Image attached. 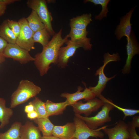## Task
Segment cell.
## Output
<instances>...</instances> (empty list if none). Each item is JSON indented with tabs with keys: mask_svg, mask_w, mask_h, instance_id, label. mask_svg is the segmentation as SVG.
<instances>
[{
	"mask_svg": "<svg viewBox=\"0 0 139 139\" xmlns=\"http://www.w3.org/2000/svg\"><path fill=\"white\" fill-rule=\"evenodd\" d=\"M73 120L75 127L74 137L76 139H88L90 137L102 138L105 134L101 130L108 126H105L92 129L89 128L83 121L76 116L74 117Z\"/></svg>",
	"mask_w": 139,
	"mask_h": 139,
	"instance_id": "obj_7",
	"label": "cell"
},
{
	"mask_svg": "<svg viewBox=\"0 0 139 139\" xmlns=\"http://www.w3.org/2000/svg\"><path fill=\"white\" fill-rule=\"evenodd\" d=\"M136 6L132 8L125 15L121 18L119 24L117 26L115 31L117 38L120 40L123 36L129 38L132 31L131 19Z\"/></svg>",
	"mask_w": 139,
	"mask_h": 139,
	"instance_id": "obj_14",
	"label": "cell"
},
{
	"mask_svg": "<svg viewBox=\"0 0 139 139\" xmlns=\"http://www.w3.org/2000/svg\"><path fill=\"white\" fill-rule=\"evenodd\" d=\"M13 114L12 108L6 107L5 100L0 98V128H3L9 124Z\"/></svg>",
	"mask_w": 139,
	"mask_h": 139,
	"instance_id": "obj_18",
	"label": "cell"
},
{
	"mask_svg": "<svg viewBox=\"0 0 139 139\" xmlns=\"http://www.w3.org/2000/svg\"><path fill=\"white\" fill-rule=\"evenodd\" d=\"M19 1L20 0H0V4L7 5Z\"/></svg>",
	"mask_w": 139,
	"mask_h": 139,
	"instance_id": "obj_35",
	"label": "cell"
},
{
	"mask_svg": "<svg viewBox=\"0 0 139 139\" xmlns=\"http://www.w3.org/2000/svg\"><path fill=\"white\" fill-rule=\"evenodd\" d=\"M91 16V13H86L71 19L70 20V27L80 29H86L87 27L92 21Z\"/></svg>",
	"mask_w": 139,
	"mask_h": 139,
	"instance_id": "obj_19",
	"label": "cell"
},
{
	"mask_svg": "<svg viewBox=\"0 0 139 139\" xmlns=\"http://www.w3.org/2000/svg\"><path fill=\"white\" fill-rule=\"evenodd\" d=\"M106 127L102 130L107 135L109 139H128V126L124 121L120 120L115 126L111 128Z\"/></svg>",
	"mask_w": 139,
	"mask_h": 139,
	"instance_id": "obj_13",
	"label": "cell"
},
{
	"mask_svg": "<svg viewBox=\"0 0 139 139\" xmlns=\"http://www.w3.org/2000/svg\"><path fill=\"white\" fill-rule=\"evenodd\" d=\"M27 4L28 7L36 12L50 35L53 36L55 33L52 25L53 18L48 10L46 1L28 0Z\"/></svg>",
	"mask_w": 139,
	"mask_h": 139,
	"instance_id": "obj_6",
	"label": "cell"
},
{
	"mask_svg": "<svg viewBox=\"0 0 139 139\" xmlns=\"http://www.w3.org/2000/svg\"><path fill=\"white\" fill-rule=\"evenodd\" d=\"M0 37L8 44H16L17 38L8 26L7 19L0 25Z\"/></svg>",
	"mask_w": 139,
	"mask_h": 139,
	"instance_id": "obj_21",
	"label": "cell"
},
{
	"mask_svg": "<svg viewBox=\"0 0 139 139\" xmlns=\"http://www.w3.org/2000/svg\"><path fill=\"white\" fill-rule=\"evenodd\" d=\"M62 32L61 29L53 36L48 44L43 48L42 51L35 56L34 63L41 76L47 74L51 64L56 65L59 50L68 38L66 36L63 38Z\"/></svg>",
	"mask_w": 139,
	"mask_h": 139,
	"instance_id": "obj_1",
	"label": "cell"
},
{
	"mask_svg": "<svg viewBox=\"0 0 139 139\" xmlns=\"http://www.w3.org/2000/svg\"><path fill=\"white\" fill-rule=\"evenodd\" d=\"M29 103L33 105L34 110L38 114V118L49 117L46 110L45 102L42 101L38 97H35L34 99Z\"/></svg>",
	"mask_w": 139,
	"mask_h": 139,
	"instance_id": "obj_25",
	"label": "cell"
},
{
	"mask_svg": "<svg viewBox=\"0 0 139 139\" xmlns=\"http://www.w3.org/2000/svg\"><path fill=\"white\" fill-rule=\"evenodd\" d=\"M91 39L87 38L84 39L76 42L68 39L65 42L67 46L62 47L58 53L56 65L59 67L65 68L67 66L70 58L75 53L78 48L82 47L85 50H91L92 44L90 42Z\"/></svg>",
	"mask_w": 139,
	"mask_h": 139,
	"instance_id": "obj_3",
	"label": "cell"
},
{
	"mask_svg": "<svg viewBox=\"0 0 139 139\" xmlns=\"http://www.w3.org/2000/svg\"><path fill=\"white\" fill-rule=\"evenodd\" d=\"M41 91V88L32 82L22 80L11 97L10 108H14L24 103L30 98L35 97Z\"/></svg>",
	"mask_w": 139,
	"mask_h": 139,
	"instance_id": "obj_2",
	"label": "cell"
},
{
	"mask_svg": "<svg viewBox=\"0 0 139 139\" xmlns=\"http://www.w3.org/2000/svg\"><path fill=\"white\" fill-rule=\"evenodd\" d=\"M129 133L128 139H139V136L137 134L136 128L131 127L127 124Z\"/></svg>",
	"mask_w": 139,
	"mask_h": 139,
	"instance_id": "obj_31",
	"label": "cell"
},
{
	"mask_svg": "<svg viewBox=\"0 0 139 139\" xmlns=\"http://www.w3.org/2000/svg\"><path fill=\"white\" fill-rule=\"evenodd\" d=\"M50 35L45 28L34 33L33 39L34 43H40L43 48L45 47L49 42Z\"/></svg>",
	"mask_w": 139,
	"mask_h": 139,
	"instance_id": "obj_24",
	"label": "cell"
},
{
	"mask_svg": "<svg viewBox=\"0 0 139 139\" xmlns=\"http://www.w3.org/2000/svg\"><path fill=\"white\" fill-rule=\"evenodd\" d=\"M8 44L6 41L0 37V64L5 60V58L3 56V53Z\"/></svg>",
	"mask_w": 139,
	"mask_h": 139,
	"instance_id": "obj_30",
	"label": "cell"
},
{
	"mask_svg": "<svg viewBox=\"0 0 139 139\" xmlns=\"http://www.w3.org/2000/svg\"><path fill=\"white\" fill-rule=\"evenodd\" d=\"M109 102L114 107L121 111L124 115L123 120L128 116H132L139 112V110L135 109H127L122 108L115 104L112 101L109 99Z\"/></svg>",
	"mask_w": 139,
	"mask_h": 139,
	"instance_id": "obj_28",
	"label": "cell"
},
{
	"mask_svg": "<svg viewBox=\"0 0 139 139\" xmlns=\"http://www.w3.org/2000/svg\"><path fill=\"white\" fill-rule=\"evenodd\" d=\"M7 6L0 4V18L5 13L6 10Z\"/></svg>",
	"mask_w": 139,
	"mask_h": 139,
	"instance_id": "obj_36",
	"label": "cell"
},
{
	"mask_svg": "<svg viewBox=\"0 0 139 139\" xmlns=\"http://www.w3.org/2000/svg\"><path fill=\"white\" fill-rule=\"evenodd\" d=\"M45 103L46 110L49 117L62 114L67 107L70 106L66 100L63 102L56 103L47 100Z\"/></svg>",
	"mask_w": 139,
	"mask_h": 139,
	"instance_id": "obj_17",
	"label": "cell"
},
{
	"mask_svg": "<svg viewBox=\"0 0 139 139\" xmlns=\"http://www.w3.org/2000/svg\"><path fill=\"white\" fill-rule=\"evenodd\" d=\"M85 86V89L83 91L81 90L83 88L81 86H78L77 91L73 93H71L67 92L62 93L60 96L62 98H65L68 102L69 105L71 106L79 101L84 99V101H88L95 97V94L86 86V84L83 82Z\"/></svg>",
	"mask_w": 139,
	"mask_h": 139,
	"instance_id": "obj_11",
	"label": "cell"
},
{
	"mask_svg": "<svg viewBox=\"0 0 139 139\" xmlns=\"http://www.w3.org/2000/svg\"><path fill=\"white\" fill-rule=\"evenodd\" d=\"M47 3H54L55 2V1L54 0H46V1Z\"/></svg>",
	"mask_w": 139,
	"mask_h": 139,
	"instance_id": "obj_38",
	"label": "cell"
},
{
	"mask_svg": "<svg viewBox=\"0 0 139 139\" xmlns=\"http://www.w3.org/2000/svg\"><path fill=\"white\" fill-rule=\"evenodd\" d=\"M110 1L109 0H85L83 2L84 3L90 2L95 5H101L102 8L101 11L99 14L95 16V19L96 20H101L107 17V13L109 12L107 5Z\"/></svg>",
	"mask_w": 139,
	"mask_h": 139,
	"instance_id": "obj_26",
	"label": "cell"
},
{
	"mask_svg": "<svg viewBox=\"0 0 139 139\" xmlns=\"http://www.w3.org/2000/svg\"><path fill=\"white\" fill-rule=\"evenodd\" d=\"M27 117L31 120H33L38 117V113L35 110L27 113Z\"/></svg>",
	"mask_w": 139,
	"mask_h": 139,
	"instance_id": "obj_33",
	"label": "cell"
},
{
	"mask_svg": "<svg viewBox=\"0 0 139 139\" xmlns=\"http://www.w3.org/2000/svg\"><path fill=\"white\" fill-rule=\"evenodd\" d=\"M99 99L104 102V103L101 109L95 116L89 117L75 114V116L83 121L89 128L92 129H97L106 123L111 121L112 119L109 116V112L114 108L109 102V99H106L103 95Z\"/></svg>",
	"mask_w": 139,
	"mask_h": 139,
	"instance_id": "obj_4",
	"label": "cell"
},
{
	"mask_svg": "<svg viewBox=\"0 0 139 139\" xmlns=\"http://www.w3.org/2000/svg\"><path fill=\"white\" fill-rule=\"evenodd\" d=\"M103 65L97 70L95 74V76L99 75L98 84L95 86H90V90L95 94L96 97L98 98L101 95V93L105 88L108 82L116 76L108 77H107L104 73V69L106 65L111 62H117L119 60L120 58L118 53L110 54L109 53H105L103 56Z\"/></svg>",
	"mask_w": 139,
	"mask_h": 139,
	"instance_id": "obj_5",
	"label": "cell"
},
{
	"mask_svg": "<svg viewBox=\"0 0 139 139\" xmlns=\"http://www.w3.org/2000/svg\"><path fill=\"white\" fill-rule=\"evenodd\" d=\"M22 125L20 122H15L7 131L0 133V139H20V129Z\"/></svg>",
	"mask_w": 139,
	"mask_h": 139,
	"instance_id": "obj_22",
	"label": "cell"
},
{
	"mask_svg": "<svg viewBox=\"0 0 139 139\" xmlns=\"http://www.w3.org/2000/svg\"><path fill=\"white\" fill-rule=\"evenodd\" d=\"M8 26L17 38L19 36L20 30V26L18 21L7 19Z\"/></svg>",
	"mask_w": 139,
	"mask_h": 139,
	"instance_id": "obj_29",
	"label": "cell"
},
{
	"mask_svg": "<svg viewBox=\"0 0 139 139\" xmlns=\"http://www.w3.org/2000/svg\"><path fill=\"white\" fill-rule=\"evenodd\" d=\"M131 127L136 128L139 127V116H135L133 118L132 120L127 123Z\"/></svg>",
	"mask_w": 139,
	"mask_h": 139,
	"instance_id": "obj_32",
	"label": "cell"
},
{
	"mask_svg": "<svg viewBox=\"0 0 139 139\" xmlns=\"http://www.w3.org/2000/svg\"><path fill=\"white\" fill-rule=\"evenodd\" d=\"M40 132L33 122L27 121L20 127V139H41Z\"/></svg>",
	"mask_w": 139,
	"mask_h": 139,
	"instance_id": "obj_16",
	"label": "cell"
},
{
	"mask_svg": "<svg viewBox=\"0 0 139 139\" xmlns=\"http://www.w3.org/2000/svg\"><path fill=\"white\" fill-rule=\"evenodd\" d=\"M104 103L103 101L95 98L85 103L79 101L72 105L75 114H84L85 117H88L92 112L97 111Z\"/></svg>",
	"mask_w": 139,
	"mask_h": 139,
	"instance_id": "obj_10",
	"label": "cell"
},
{
	"mask_svg": "<svg viewBox=\"0 0 139 139\" xmlns=\"http://www.w3.org/2000/svg\"><path fill=\"white\" fill-rule=\"evenodd\" d=\"M72 139H76L75 137H73V138H72Z\"/></svg>",
	"mask_w": 139,
	"mask_h": 139,
	"instance_id": "obj_39",
	"label": "cell"
},
{
	"mask_svg": "<svg viewBox=\"0 0 139 139\" xmlns=\"http://www.w3.org/2000/svg\"><path fill=\"white\" fill-rule=\"evenodd\" d=\"M126 46L127 57L125 64L122 70L123 74H128L131 71V62L133 57L139 54V44L133 32L132 31L129 38H126Z\"/></svg>",
	"mask_w": 139,
	"mask_h": 139,
	"instance_id": "obj_12",
	"label": "cell"
},
{
	"mask_svg": "<svg viewBox=\"0 0 139 139\" xmlns=\"http://www.w3.org/2000/svg\"><path fill=\"white\" fill-rule=\"evenodd\" d=\"M3 56L5 57L11 58L21 64H25L33 61L34 57L29 54V51L16 44L8 43L5 48Z\"/></svg>",
	"mask_w": 139,
	"mask_h": 139,
	"instance_id": "obj_9",
	"label": "cell"
},
{
	"mask_svg": "<svg viewBox=\"0 0 139 139\" xmlns=\"http://www.w3.org/2000/svg\"><path fill=\"white\" fill-rule=\"evenodd\" d=\"M41 139H60L53 135L42 136Z\"/></svg>",
	"mask_w": 139,
	"mask_h": 139,
	"instance_id": "obj_37",
	"label": "cell"
},
{
	"mask_svg": "<svg viewBox=\"0 0 139 139\" xmlns=\"http://www.w3.org/2000/svg\"><path fill=\"white\" fill-rule=\"evenodd\" d=\"M88 32L86 30H82L71 28L69 33L66 36L70 38L71 41L76 42L80 41L87 38V36Z\"/></svg>",
	"mask_w": 139,
	"mask_h": 139,
	"instance_id": "obj_27",
	"label": "cell"
},
{
	"mask_svg": "<svg viewBox=\"0 0 139 139\" xmlns=\"http://www.w3.org/2000/svg\"><path fill=\"white\" fill-rule=\"evenodd\" d=\"M18 21L20 25V30L17 38L16 44L29 51L34 49V43L33 39L34 32L29 27L26 18H22Z\"/></svg>",
	"mask_w": 139,
	"mask_h": 139,
	"instance_id": "obj_8",
	"label": "cell"
},
{
	"mask_svg": "<svg viewBox=\"0 0 139 139\" xmlns=\"http://www.w3.org/2000/svg\"><path fill=\"white\" fill-rule=\"evenodd\" d=\"M28 25L34 33L45 28L36 12L32 10L30 15L26 18Z\"/></svg>",
	"mask_w": 139,
	"mask_h": 139,
	"instance_id": "obj_23",
	"label": "cell"
},
{
	"mask_svg": "<svg viewBox=\"0 0 139 139\" xmlns=\"http://www.w3.org/2000/svg\"><path fill=\"white\" fill-rule=\"evenodd\" d=\"M75 130L74 122H69L63 125H55L52 135L60 139H72Z\"/></svg>",
	"mask_w": 139,
	"mask_h": 139,
	"instance_id": "obj_15",
	"label": "cell"
},
{
	"mask_svg": "<svg viewBox=\"0 0 139 139\" xmlns=\"http://www.w3.org/2000/svg\"><path fill=\"white\" fill-rule=\"evenodd\" d=\"M36 124L43 136L53 135V129L55 126L50 120L49 117L37 118L33 120Z\"/></svg>",
	"mask_w": 139,
	"mask_h": 139,
	"instance_id": "obj_20",
	"label": "cell"
},
{
	"mask_svg": "<svg viewBox=\"0 0 139 139\" xmlns=\"http://www.w3.org/2000/svg\"><path fill=\"white\" fill-rule=\"evenodd\" d=\"M34 110V108L33 105L29 103L25 106L24 111L27 114L30 112Z\"/></svg>",
	"mask_w": 139,
	"mask_h": 139,
	"instance_id": "obj_34",
	"label": "cell"
}]
</instances>
